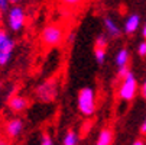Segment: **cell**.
Masks as SVG:
<instances>
[{
	"label": "cell",
	"mask_w": 146,
	"mask_h": 145,
	"mask_svg": "<svg viewBox=\"0 0 146 145\" xmlns=\"http://www.w3.org/2000/svg\"><path fill=\"white\" fill-rule=\"evenodd\" d=\"M5 15L6 16H5L3 22H6V26L10 32L19 33L23 31V28L26 26V12L20 6V3L10 5L7 10L5 12Z\"/></svg>",
	"instance_id": "6da1fadb"
},
{
	"label": "cell",
	"mask_w": 146,
	"mask_h": 145,
	"mask_svg": "<svg viewBox=\"0 0 146 145\" xmlns=\"http://www.w3.org/2000/svg\"><path fill=\"white\" fill-rule=\"evenodd\" d=\"M120 78H121V83L117 89L119 99L123 102H132L139 92V84H137L136 76L133 74L132 70H127Z\"/></svg>",
	"instance_id": "7a4b0ae2"
},
{
	"label": "cell",
	"mask_w": 146,
	"mask_h": 145,
	"mask_svg": "<svg viewBox=\"0 0 146 145\" xmlns=\"http://www.w3.org/2000/svg\"><path fill=\"white\" fill-rule=\"evenodd\" d=\"M77 106L82 116L90 118L96 113V92L93 87H82L77 96Z\"/></svg>",
	"instance_id": "3957f363"
},
{
	"label": "cell",
	"mask_w": 146,
	"mask_h": 145,
	"mask_svg": "<svg viewBox=\"0 0 146 145\" xmlns=\"http://www.w3.org/2000/svg\"><path fill=\"white\" fill-rule=\"evenodd\" d=\"M16 48V41L10 31L0 26V67H6L12 58Z\"/></svg>",
	"instance_id": "277c9868"
},
{
	"label": "cell",
	"mask_w": 146,
	"mask_h": 145,
	"mask_svg": "<svg viewBox=\"0 0 146 145\" xmlns=\"http://www.w3.org/2000/svg\"><path fill=\"white\" fill-rule=\"evenodd\" d=\"M58 92H59L58 81L55 78H49V80H45L44 83H40L36 87L35 96L42 103H52L58 97Z\"/></svg>",
	"instance_id": "5b68a950"
},
{
	"label": "cell",
	"mask_w": 146,
	"mask_h": 145,
	"mask_svg": "<svg viewBox=\"0 0 146 145\" xmlns=\"http://www.w3.org/2000/svg\"><path fill=\"white\" fill-rule=\"evenodd\" d=\"M64 29H62L59 25H48L42 29L40 32V41L46 45V47H56L59 45L62 41H64Z\"/></svg>",
	"instance_id": "8992f818"
},
{
	"label": "cell",
	"mask_w": 146,
	"mask_h": 145,
	"mask_svg": "<svg viewBox=\"0 0 146 145\" xmlns=\"http://www.w3.org/2000/svg\"><path fill=\"white\" fill-rule=\"evenodd\" d=\"M25 125H23V120L19 119V118H12L5 123V136L9 138L10 141H16L20 138V135L23 134Z\"/></svg>",
	"instance_id": "52a82bcc"
},
{
	"label": "cell",
	"mask_w": 146,
	"mask_h": 145,
	"mask_svg": "<svg viewBox=\"0 0 146 145\" xmlns=\"http://www.w3.org/2000/svg\"><path fill=\"white\" fill-rule=\"evenodd\" d=\"M129 61H130V52H129V49L127 48H120L117 51L116 57H114V64L117 67V76L119 77H121L124 73L129 70L127 68Z\"/></svg>",
	"instance_id": "ba28073f"
},
{
	"label": "cell",
	"mask_w": 146,
	"mask_h": 145,
	"mask_svg": "<svg viewBox=\"0 0 146 145\" xmlns=\"http://www.w3.org/2000/svg\"><path fill=\"white\" fill-rule=\"evenodd\" d=\"M140 23H142V19L137 13H132L126 17L124 20V25H123V32L127 33V35H133L139 31L140 28Z\"/></svg>",
	"instance_id": "9c48e42d"
},
{
	"label": "cell",
	"mask_w": 146,
	"mask_h": 145,
	"mask_svg": "<svg viewBox=\"0 0 146 145\" xmlns=\"http://www.w3.org/2000/svg\"><path fill=\"white\" fill-rule=\"evenodd\" d=\"M7 105H9V109H10L12 112L20 113V112L26 110V108H28V105H29V102H28L26 97L20 96V94H13V96L9 99Z\"/></svg>",
	"instance_id": "30bf717a"
},
{
	"label": "cell",
	"mask_w": 146,
	"mask_h": 145,
	"mask_svg": "<svg viewBox=\"0 0 146 145\" xmlns=\"http://www.w3.org/2000/svg\"><path fill=\"white\" fill-rule=\"evenodd\" d=\"M103 23H104V29H106V35L109 38H119L121 35L120 25L116 22L111 16H106V17H104Z\"/></svg>",
	"instance_id": "8fae6325"
},
{
	"label": "cell",
	"mask_w": 146,
	"mask_h": 145,
	"mask_svg": "<svg viewBox=\"0 0 146 145\" xmlns=\"http://www.w3.org/2000/svg\"><path fill=\"white\" fill-rule=\"evenodd\" d=\"M114 135H113V131L109 129V128H103L100 132H98V136L96 139V144L97 145H110L113 144V139Z\"/></svg>",
	"instance_id": "7c38bea8"
},
{
	"label": "cell",
	"mask_w": 146,
	"mask_h": 145,
	"mask_svg": "<svg viewBox=\"0 0 146 145\" xmlns=\"http://www.w3.org/2000/svg\"><path fill=\"white\" fill-rule=\"evenodd\" d=\"M94 58H96V63L98 65H103L107 59V48L94 47Z\"/></svg>",
	"instance_id": "4fadbf2b"
},
{
	"label": "cell",
	"mask_w": 146,
	"mask_h": 145,
	"mask_svg": "<svg viewBox=\"0 0 146 145\" xmlns=\"http://www.w3.org/2000/svg\"><path fill=\"white\" fill-rule=\"evenodd\" d=\"M62 144L64 145H77L80 144V136L75 131H68L64 138H62Z\"/></svg>",
	"instance_id": "5bb4252c"
},
{
	"label": "cell",
	"mask_w": 146,
	"mask_h": 145,
	"mask_svg": "<svg viewBox=\"0 0 146 145\" xmlns=\"http://www.w3.org/2000/svg\"><path fill=\"white\" fill-rule=\"evenodd\" d=\"M109 45V36L107 35H98L96 38V42H94V47H103V48H107Z\"/></svg>",
	"instance_id": "9a60e30c"
},
{
	"label": "cell",
	"mask_w": 146,
	"mask_h": 145,
	"mask_svg": "<svg viewBox=\"0 0 146 145\" xmlns=\"http://www.w3.org/2000/svg\"><path fill=\"white\" fill-rule=\"evenodd\" d=\"M40 145H52L54 144V139H52V136L49 135V134H42V135H40Z\"/></svg>",
	"instance_id": "2e32d148"
},
{
	"label": "cell",
	"mask_w": 146,
	"mask_h": 145,
	"mask_svg": "<svg viewBox=\"0 0 146 145\" xmlns=\"http://www.w3.org/2000/svg\"><path fill=\"white\" fill-rule=\"evenodd\" d=\"M137 55L142 57V58L146 57V39L143 41V42H140V44L137 45Z\"/></svg>",
	"instance_id": "e0dca14e"
},
{
	"label": "cell",
	"mask_w": 146,
	"mask_h": 145,
	"mask_svg": "<svg viewBox=\"0 0 146 145\" xmlns=\"http://www.w3.org/2000/svg\"><path fill=\"white\" fill-rule=\"evenodd\" d=\"M81 2H82V0H61V3H64L65 6H71V7L78 6Z\"/></svg>",
	"instance_id": "ac0fdd59"
},
{
	"label": "cell",
	"mask_w": 146,
	"mask_h": 145,
	"mask_svg": "<svg viewBox=\"0 0 146 145\" xmlns=\"http://www.w3.org/2000/svg\"><path fill=\"white\" fill-rule=\"evenodd\" d=\"M140 94H142V97L146 100V78H145V81H143V84L140 86Z\"/></svg>",
	"instance_id": "d6986e66"
},
{
	"label": "cell",
	"mask_w": 146,
	"mask_h": 145,
	"mask_svg": "<svg viewBox=\"0 0 146 145\" xmlns=\"http://www.w3.org/2000/svg\"><path fill=\"white\" fill-rule=\"evenodd\" d=\"M140 134L142 135H146V118L143 119V122H142V126H140Z\"/></svg>",
	"instance_id": "ffe728a7"
},
{
	"label": "cell",
	"mask_w": 146,
	"mask_h": 145,
	"mask_svg": "<svg viewBox=\"0 0 146 145\" xmlns=\"http://www.w3.org/2000/svg\"><path fill=\"white\" fill-rule=\"evenodd\" d=\"M3 20H5V12L2 10V7H0V26L3 25Z\"/></svg>",
	"instance_id": "44dd1931"
},
{
	"label": "cell",
	"mask_w": 146,
	"mask_h": 145,
	"mask_svg": "<svg viewBox=\"0 0 146 145\" xmlns=\"http://www.w3.org/2000/svg\"><path fill=\"white\" fill-rule=\"evenodd\" d=\"M142 36L146 39V20H145V23H143V26H142Z\"/></svg>",
	"instance_id": "7402d4cb"
},
{
	"label": "cell",
	"mask_w": 146,
	"mask_h": 145,
	"mask_svg": "<svg viewBox=\"0 0 146 145\" xmlns=\"http://www.w3.org/2000/svg\"><path fill=\"white\" fill-rule=\"evenodd\" d=\"M9 2V5H17V3H20L22 0H7Z\"/></svg>",
	"instance_id": "603a6c76"
},
{
	"label": "cell",
	"mask_w": 146,
	"mask_h": 145,
	"mask_svg": "<svg viewBox=\"0 0 146 145\" xmlns=\"http://www.w3.org/2000/svg\"><path fill=\"white\" fill-rule=\"evenodd\" d=\"M133 144H135V145H143L145 141H142V139H136V141H133Z\"/></svg>",
	"instance_id": "cb8c5ba5"
},
{
	"label": "cell",
	"mask_w": 146,
	"mask_h": 145,
	"mask_svg": "<svg viewBox=\"0 0 146 145\" xmlns=\"http://www.w3.org/2000/svg\"><path fill=\"white\" fill-rule=\"evenodd\" d=\"M6 138V136H5ZM3 136H0V145H5V144H7V139H5Z\"/></svg>",
	"instance_id": "d4e9b609"
},
{
	"label": "cell",
	"mask_w": 146,
	"mask_h": 145,
	"mask_svg": "<svg viewBox=\"0 0 146 145\" xmlns=\"http://www.w3.org/2000/svg\"><path fill=\"white\" fill-rule=\"evenodd\" d=\"M67 41H68V42H72V41H74V33H72V32L70 33V36H68V39H67Z\"/></svg>",
	"instance_id": "484cf974"
},
{
	"label": "cell",
	"mask_w": 146,
	"mask_h": 145,
	"mask_svg": "<svg viewBox=\"0 0 146 145\" xmlns=\"http://www.w3.org/2000/svg\"><path fill=\"white\" fill-rule=\"evenodd\" d=\"M0 90H2V83H0Z\"/></svg>",
	"instance_id": "4316f807"
}]
</instances>
